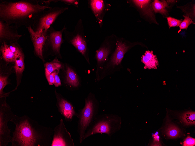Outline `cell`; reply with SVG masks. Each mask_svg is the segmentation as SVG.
<instances>
[{
  "mask_svg": "<svg viewBox=\"0 0 195 146\" xmlns=\"http://www.w3.org/2000/svg\"><path fill=\"white\" fill-rule=\"evenodd\" d=\"M18 28L14 25H10L0 20V41L5 42L8 44L17 42L22 35L18 34Z\"/></svg>",
  "mask_w": 195,
  "mask_h": 146,
  "instance_id": "8fae6325",
  "label": "cell"
},
{
  "mask_svg": "<svg viewBox=\"0 0 195 146\" xmlns=\"http://www.w3.org/2000/svg\"><path fill=\"white\" fill-rule=\"evenodd\" d=\"M167 19L170 28L171 27L179 26L182 20V19H177L170 17H167Z\"/></svg>",
  "mask_w": 195,
  "mask_h": 146,
  "instance_id": "83f0119b",
  "label": "cell"
},
{
  "mask_svg": "<svg viewBox=\"0 0 195 146\" xmlns=\"http://www.w3.org/2000/svg\"><path fill=\"white\" fill-rule=\"evenodd\" d=\"M184 19L182 21L179 26L180 28L181 29H187L189 26L192 23L195 24L192 21L188 15H183Z\"/></svg>",
  "mask_w": 195,
  "mask_h": 146,
  "instance_id": "4316f807",
  "label": "cell"
},
{
  "mask_svg": "<svg viewBox=\"0 0 195 146\" xmlns=\"http://www.w3.org/2000/svg\"><path fill=\"white\" fill-rule=\"evenodd\" d=\"M141 61L144 64V69H157L159 62L156 56L152 51H146L141 57Z\"/></svg>",
  "mask_w": 195,
  "mask_h": 146,
  "instance_id": "9a60e30c",
  "label": "cell"
},
{
  "mask_svg": "<svg viewBox=\"0 0 195 146\" xmlns=\"http://www.w3.org/2000/svg\"><path fill=\"white\" fill-rule=\"evenodd\" d=\"M89 6L93 13L101 24L104 11H105V2L101 0H92L89 1Z\"/></svg>",
  "mask_w": 195,
  "mask_h": 146,
  "instance_id": "5bb4252c",
  "label": "cell"
},
{
  "mask_svg": "<svg viewBox=\"0 0 195 146\" xmlns=\"http://www.w3.org/2000/svg\"><path fill=\"white\" fill-rule=\"evenodd\" d=\"M83 108L79 111L77 117V131L80 143L84 140V136L86 131L95 119L98 112V103L93 94L90 93L85 99Z\"/></svg>",
  "mask_w": 195,
  "mask_h": 146,
  "instance_id": "277c9868",
  "label": "cell"
},
{
  "mask_svg": "<svg viewBox=\"0 0 195 146\" xmlns=\"http://www.w3.org/2000/svg\"><path fill=\"white\" fill-rule=\"evenodd\" d=\"M168 6L167 3L165 1H160L155 0L152 3V7L156 13H160L162 15H166L168 11L166 8Z\"/></svg>",
  "mask_w": 195,
  "mask_h": 146,
  "instance_id": "44dd1931",
  "label": "cell"
},
{
  "mask_svg": "<svg viewBox=\"0 0 195 146\" xmlns=\"http://www.w3.org/2000/svg\"><path fill=\"white\" fill-rule=\"evenodd\" d=\"M4 99L3 101H0V146H6L11 142L12 137L10 136V133L11 132L8 128L7 124L15 115L11 110L9 105L6 103L5 98Z\"/></svg>",
  "mask_w": 195,
  "mask_h": 146,
  "instance_id": "52a82bcc",
  "label": "cell"
},
{
  "mask_svg": "<svg viewBox=\"0 0 195 146\" xmlns=\"http://www.w3.org/2000/svg\"><path fill=\"white\" fill-rule=\"evenodd\" d=\"M135 3L138 6L140 7L144 6L148 4L150 2V0H133Z\"/></svg>",
  "mask_w": 195,
  "mask_h": 146,
  "instance_id": "1f68e13d",
  "label": "cell"
},
{
  "mask_svg": "<svg viewBox=\"0 0 195 146\" xmlns=\"http://www.w3.org/2000/svg\"><path fill=\"white\" fill-rule=\"evenodd\" d=\"M11 50L14 54L15 57L23 53L17 42L8 44Z\"/></svg>",
  "mask_w": 195,
  "mask_h": 146,
  "instance_id": "484cf974",
  "label": "cell"
},
{
  "mask_svg": "<svg viewBox=\"0 0 195 146\" xmlns=\"http://www.w3.org/2000/svg\"><path fill=\"white\" fill-rule=\"evenodd\" d=\"M63 34L66 40L72 45L87 61L86 42L81 19H80L78 20L73 31H69L67 30L66 29Z\"/></svg>",
  "mask_w": 195,
  "mask_h": 146,
  "instance_id": "8992f818",
  "label": "cell"
},
{
  "mask_svg": "<svg viewBox=\"0 0 195 146\" xmlns=\"http://www.w3.org/2000/svg\"><path fill=\"white\" fill-rule=\"evenodd\" d=\"M116 45V49L111 58L109 65L111 74L119 71L121 68V63L124 55L130 47L122 41H117Z\"/></svg>",
  "mask_w": 195,
  "mask_h": 146,
  "instance_id": "30bf717a",
  "label": "cell"
},
{
  "mask_svg": "<svg viewBox=\"0 0 195 146\" xmlns=\"http://www.w3.org/2000/svg\"><path fill=\"white\" fill-rule=\"evenodd\" d=\"M66 81L69 85L73 87H77L79 84L77 75L70 67L67 66Z\"/></svg>",
  "mask_w": 195,
  "mask_h": 146,
  "instance_id": "ffe728a7",
  "label": "cell"
},
{
  "mask_svg": "<svg viewBox=\"0 0 195 146\" xmlns=\"http://www.w3.org/2000/svg\"><path fill=\"white\" fill-rule=\"evenodd\" d=\"M46 5H49L51 2L54 3L61 2L68 5H72L75 7L78 8L79 5V1L77 0H49L47 1H41Z\"/></svg>",
  "mask_w": 195,
  "mask_h": 146,
  "instance_id": "cb8c5ba5",
  "label": "cell"
},
{
  "mask_svg": "<svg viewBox=\"0 0 195 146\" xmlns=\"http://www.w3.org/2000/svg\"><path fill=\"white\" fill-rule=\"evenodd\" d=\"M182 119L184 122L187 124H194L195 122V112H188L184 113L182 116Z\"/></svg>",
  "mask_w": 195,
  "mask_h": 146,
  "instance_id": "603a6c76",
  "label": "cell"
},
{
  "mask_svg": "<svg viewBox=\"0 0 195 146\" xmlns=\"http://www.w3.org/2000/svg\"><path fill=\"white\" fill-rule=\"evenodd\" d=\"M24 56L23 53L15 57L14 68L17 77V85L13 91L16 89L20 85L19 76L22 73L25 69Z\"/></svg>",
  "mask_w": 195,
  "mask_h": 146,
  "instance_id": "e0dca14e",
  "label": "cell"
},
{
  "mask_svg": "<svg viewBox=\"0 0 195 146\" xmlns=\"http://www.w3.org/2000/svg\"><path fill=\"white\" fill-rule=\"evenodd\" d=\"M57 96V106L58 111L67 122H71L73 117L77 115L75 108L69 102L60 96Z\"/></svg>",
  "mask_w": 195,
  "mask_h": 146,
  "instance_id": "4fadbf2b",
  "label": "cell"
},
{
  "mask_svg": "<svg viewBox=\"0 0 195 146\" xmlns=\"http://www.w3.org/2000/svg\"><path fill=\"white\" fill-rule=\"evenodd\" d=\"M0 1V20L14 25L18 28L23 26L32 27L36 17L51 8L49 5H40L38 0Z\"/></svg>",
  "mask_w": 195,
  "mask_h": 146,
  "instance_id": "7a4b0ae2",
  "label": "cell"
},
{
  "mask_svg": "<svg viewBox=\"0 0 195 146\" xmlns=\"http://www.w3.org/2000/svg\"><path fill=\"white\" fill-rule=\"evenodd\" d=\"M29 33L34 48V53L43 61L44 59L43 55V48L46 39L47 31L40 33L35 32L32 27L27 28Z\"/></svg>",
  "mask_w": 195,
  "mask_h": 146,
  "instance_id": "7c38bea8",
  "label": "cell"
},
{
  "mask_svg": "<svg viewBox=\"0 0 195 146\" xmlns=\"http://www.w3.org/2000/svg\"><path fill=\"white\" fill-rule=\"evenodd\" d=\"M122 123L121 117L117 115L111 113L97 115L86 131L84 139L99 133H105L111 137L120 129Z\"/></svg>",
  "mask_w": 195,
  "mask_h": 146,
  "instance_id": "3957f363",
  "label": "cell"
},
{
  "mask_svg": "<svg viewBox=\"0 0 195 146\" xmlns=\"http://www.w3.org/2000/svg\"><path fill=\"white\" fill-rule=\"evenodd\" d=\"M68 7H55L45 10L35 19L32 28L36 33L46 31L58 17L68 10Z\"/></svg>",
  "mask_w": 195,
  "mask_h": 146,
  "instance_id": "5b68a950",
  "label": "cell"
},
{
  "mask_svg": "<svg viewBox=\"0 0 195 146\" xmlns=\"http://www.w3.org/2000/svg\"><path fill=\"white\" fill-rule=\"evenodd\" d=\"M195 145V139L190 136H187L184 142V146H192Z\"/></svg>",
  "mask_w": 195,
  "mask_h": 146,
  "instance_id": "f1b7e54d",
  "label": "cell"
},
{
  "mask_svg": "<svg viewBox=\"0 0 195 146\" xmlns=\"http://www.w3.org/2000/svg\"><path fill=\"white\" fill-rule=\"evenodd\" d=\"M65 24L60 30L57 31L52 25L47 30L46 39L43 47H49L52 53L61 57L60 52V47L64 40L62 35L64 30L66 29Z\"/></svg>",
  "mask_w": 195,
  "mask_h": 146,
  "instance_id": "ba28073f",
  "label": "cell"
},
{
  "mask_svg": "<svg viewBox=\"0 0 195 146\" xmlns=\"http://www.w3.org/2000/svg\"><path fill=\"white\" fill-rule=\"evenodd\" d=\"M15 125L11 142L12 146H51L54 130L39 125L27 115H15L10 120Z\"/></svg>",
  "mask_w": 195,
  "mask_h": 146,
  "instance_id": "6da1fadb",
  "label": "cell"
},
{
  "mask_svg": "<svg viewBox=\"0 0 195 146\" xmlns=\"http://www.w3.org/2000/svg\"><path fill=\"white\" fill-rule=\"evenodd\" d=\"M180 132V129L177 127L171 125L166 130V134L170 137H175L179 136Z\"/></svg>",
  "mask_w": 195,
  "mask_h": 146,
  "instance_id": "d4e9b609",
  "label": "cell"
},
{
  "mask_svg": "<svg viewBox=\"0 0 195 146\" xmlns=\"http://www.w3.org/2000/svg\"><path fill=\"white\" fill-rule=\"evenodd\" d=\"M110 53V50L107 47L105 46L100 47L96 51V58L97 63L101 65L106 61Z\"/></svg>",
  "mask_w": 195,
  "mask_h": 146,
  "instance_id": "d6986e66",
  "label": "cell"
},
{
  "mask_svg": "<svg viewBox=\"0 0 195 146\" xmlns=\"http://www.w3.org/2000/svg\"><path fill=\"white\" fill-rule=\"evenodd\" d=\"M46 76L49 75L55 71H59L63 67L62 64L56 58L52 61L44 64Z\"/></svg>",
  "mask_w": 195,
  "mask_h": 146,
  "instance_id": "ac0fdd59",
  "label": "cell"
},
{
  "mask_svg": "<svg viewBox=\"0 0 195 146\" xmlns=\"http://www.w3.org/2000/svg\"><path fill=\"white\" fill-rule=\"evenodd\" d=\"M9 84L7 76L0 74V98L8 96L10 92L5 93L3 90L4 87L7 85Z\"/></svg>",
  "mask_w": 195,
  "mask_h": 146,
  "instance_id": "7402d4cb",
  "label": "cell"
},
{
  "mask_svg": "<svg viewBox=\"0 0 195 146\" xmlns=\"http://www.w3.org/2000/svg\"><path fill=\"white\" fill-rule=\"evenodd\" d=\"M55 71L49 75L46 76L48 84L50 85H52L54 84V76Z\"/></svg>",
  "mask_w": 195,
  "mask_h": 146,
  "instance_id": "4dcf8cb0",
  "label": "cell"
},
{
  "mask_svg": "<svg viewBox=\"0 0 195 146\" xmlns=\"http://www.w3.org/2000/svg\"><path fill=\"white\" fill-rule=\"evenodd\" d=\"M51 146H74V143L70 133L68 131L61 119L59 124L54 130Z\"/></svg>",
  "mask_w": 195,
  "mask_h": 146,
  "instance_id": "9c48e42d",
  "label": "cell"
},
{
  "mask_svg": "<svg viewBox=\"0 0 195 146\" xmlns=\"http://www.w3.org/2000/svg\"><path fill=\"white\" fill-rule=\"evenodd\" d=\"M55 71L54 82L53 85L56 87H58L61 85V82L59 77L58 75L59 71Z\"/></svg>",
  "mask_w": 195,
  "mask_h": 146,
  "instance_id": "f546056e",
  "label": "cell"
},
{
  "mask_svg": "<svg viewBox=\"0 0 195 146\" xmlns=\"http://www.w3.org/2000/svg\"><path fill=\"white\" fill-rule=\"evenodd\" d=\"M0 52L1 54V58L7 64H15V57L14 54L9 48L8 44L5 41L1 43Z\"/></svg>",
  "mask_w": 195,
  "mask_h": 146,
  "instance_id": "2e32d148",
  "label": "cell"
}]
</instances>
